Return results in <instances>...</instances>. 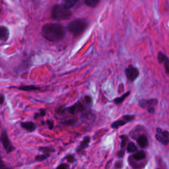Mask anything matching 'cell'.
<instances>
[{"label": "cell", "mask_w": 169, "mask_h": 169, "mask_svg": "<svg viewBox=\"0 0 169 169\" xmlns=\"http://www.w3.org/2000/svg\"><path fill=\"white\" fill-rule=\"evenodd\" d=\"M65 27L60 23H46L42 26L41 34L46 40L56 42L62 40L65 36Z\"/></svg>", "instance_id": "6da1fadb"}, {"label": "cell", "mask_w": 169, "mask_h": 169, "mask_svg": "<svg viewBox=\"0 0 169 169\" xmlns=\"http://www.w3.org/2000/svg\"><path fill=\"white\" fill-rule=\"evenodd\" d=\"M72 15L70 9L64 3L55 4L51 9L52 18L55 20H65Z\"/></svg>", "instance_id": "7a4b0ae2"}, {"label": "cell", "mask_w": 169, "mask_h": 169, "mask_svg": "<svg viewBox=\"0 0 169 169\" xmlns=\"http://www.w3.org/2000/svg\"><path fill=\"white\" fill-rule=\"evenodd\" d=\"M88 27V22L86 20L77 19L69 22L67 25L66 29L74 36L81 35Z\"/></svg>", "instance_id": "3957f363"}, {"label": "cell", "mask_w": 169, "mask_h": 169, "mask_svg": "<svg viewBox=\"0 0 169 169\" xmlns=\"http://www.w3.org/2000/svg\"><path fill=\"white\" fill-rule=\"evenodd\" d=\"M0 140H1L2 144L4 149L6 151L7 154L12 153V152L15 150V147L11 143V141L8 137V134L7 132V130L5 129H2L1 133V136H0Z\"/></svg>", "instance_id": "277c9868"}, {"label": "cell", "mask_w": 169, "mask_h": 169, "mask_svg": "<svg viewBox=\"0 0 169 169\" xmlns=\"http://www.w3.org/2000/svg\"><path fill=\"white\" fill-rule=\"evenodd\" d=\"M158 104V100L156 99H141L139 101V105L144 109H147L149 113L153 114L155 112V106Z\"/></svg>", "instance_id": "5b68a950"}, {"label": "cell", "mask_w": 169, "mask_h": 169, "mask_svg": "<svg viewBox=\"0 0 169 169\" xmlns=\"http://www.w3.org/2000/svg\"><path fill=\"white\" fill-rule=\"evenodd\" d=\"M135 118L136 116L134 115H124L120 119L112 122L110 126L112 129H118L120 127L126 125V123L132 122L135 120Z\"/></svg>", "instance_id": "8992f818"}, {"label": "cell", "mask_w": 169, "mask_h": 169, "mask_svg": "<svg viewBox=\"0 0 169 169\" xmlns=\"http://www.w3.org/2000/svg\"><path fill=\"white\" fill-rule=\"evenodd\" d=\"M84 107L83 104L80 102H77L75 103L74 105H72L71 106L69 107V108L63 109L61 110L58 111V113H64L65 112H67L69 114L74 115L84 111Z\"/></svg>", "instance_id": "52a82bcc"}, {"label": "cell", "mask_w": 169, "mask_h": 169, "mask_svg": "<svg viewBox=\"0 0 169 169\" xmlns=\"http://www.w3.org/2000/svg\"><path fill=\"white\" fill-rule=\"evenodd\" d=\"M156 131V139L165 145L169 144V132L168 131H163L160 128H157Z\"/></svg>", "instance_id": "ba28073f"}, {"label": "cell", "mask_w": 169, "mask_h": 169, "mask_svg": "<svg viewBox=\"0 0 169 169\" xmlns=\"http://www.w3.org/2000/svg\"><path fill=\"white\" fill-rule=\"evenodd\" d=\"M125 74L128 80L129 81L133 82L139 77V71L136 67H133L132 65H129L125 70Z\"/></svg>", "instance_id": "9c48e42d"}, {"label": "cell", "mask_w": 169, "mask_h": 169, "mask_svg": "<svg viewBox=\"0 0 169 169\" xmlns=\"http://www.w3.org/2000/svg\"><path fill=\"white\" fill-rule=\"evenodd\" d=\"M90 142H91V138H90V136H87L84 137L77 148V153L78 154L83 153V152L89 147Z\"/></svg>", "instance_id": "30bf717a"}, {"label": "cell", "mask_w": 169, "mask_h": 169, "mask_svg": "<svg viewBox=\"0 0 169 169\" xmlns=\"http://www.w3.org/2000/svg\"><path fill=\"white\" fill-rule=\"evenodd\" d=\"M158 60L160 64L164 65L166 73L169 74V58L165 54L159 52L158 54Z\"/></svg>", "instance_id": "8fae6325"}, {"label": "cell", "mask_w": 169, "mask_h": 169, "mask_svg": "<svg viewBox=\"0 0 169 169\" xmlns=\"http://www.w3.org/2000/svg\"><path fill=\"white\" fill-rule=\"evenodd\" d=\"M21 127L29 132H35L36 129V124L32 122H22Z\"/></svg>", "instance_id": "7c38bea8"}, {"label": "cell", "mask_w": 169, "mask_h": 169, "mask_svg": "<svg viewBox=\"0 0 169 169\" xmlns=\"http://www.w3.org/2000/svg\"><path fill=\"white\" fill-rule=\"evenodd\" d=\"M9 30L5 26L2 25L0 27V40L6 42L9 38Z\"/></svg>", "instance_id": "4fadbf2b"}, {"label": "cell", "mask_w": 169, "mask_h": 169, "mask_svg": "<svg viewBox=\"0 0 169 169\" xmlns=\"http://www.w3.org/2000/svg\"><path fill=\"white\" fill-rule=\"evenodd\" d=\"M137 142L138 145H139V147L142 148H146L149 145L148 139L147 136L143 134L140 135V136H138L137 139Z\"/></svg>", "instance_id": "5bb4252c"}, {"label": "cell", "mask_w": 169, "mask_h": 169, "mask_svg": "<svg viewBox=\"0 0 169 169\" xmlns=\"http://www.w3.org/2000/svg\"><path fill=\"white\" fill-rule=\"evenodd\" d=\"M20 91H40L41 87L35 86V85H21L18 87H17Z\"/></svg>", "instance_id": "9a60e30c"}, {"label": "cell", "mask_w": 169, "mask_h": 169, "mask_svg": "<svg viewBox=\"0 0 169 169\" xmlns=\"http://www.w3.org/2000/svg\"><path fill=\"white\" fill-rule=\"evenodd\" d=\"M132 158L137 161H143L146 158V153L143 150L138 151L132 155Z\"/></svg>", "instance_id": "2e32d148"}, {"label": "cell", "mask_w": 169, "mask_h": 169, "mask_svg": "<svg viewBox=\"0 0 169 169\" xmlns=\"http://www.w3.org/2000/svg\"><path fill=\"white\" fill-rule=\"evenodd\" d=\"M129 94H130V91H128L127 93H124L123 95H122L121 97H117V98H115L114 99V103L116 104H122L123 102V100H124L129 95Z\"/></svg>", "instance_id": "e0dca14e"}, {"label": "cell", "mask_w": 169, "mask_h": 169, "mask_svg": "<svg viewBox=\"0 0 169 169\" xmlns=\"http://www.w3.org/2000/svg\"><path fill=\"white\" fill-rule=\"evenodd\" d=\"M38 149L39 151L42 152L44 154H51L56 151V149L54 148L50 147H38Z\"/></svg>", "instance_id": "ac0fdd59"}, {"label": "cell", "mask_w": 169, "mask_h": 169, "mask_svg": "<svg viewBox=\"0 0 169 169\" xmlns=\"http://www.w3.org/2000/svg\"><path fill=\"white\" fill-rule=\"evenodd\" d=\"M121 138V143H120V149L122 150H124L126 151V145L127 143L128 142V137L126 135H122V136H120Z\"/></svg>", "instance_id": "d6986e66"}, {"label": "cell", "mask_w": 169, "mask_h": 169, "mask_svg": "<svg viewBox=\"0 0 169 169\" xmlns=\"http://www.w3.org/2000/svg\"><path fill=\"white\" fill-rule=\"evenodd\" d=\"M84 2L87 6L94 8L96 6H97L98 4L100 3V1L99 0H85Z\"/></svg>", "instance_id": "ffe728a7"}, {"label": "cell", "mask_w": 169, "mask_h": 169, "mask_svg": "<svg viewBox=\"0 0 169 169\" xmlns=\"http://www.w3.org/2000/svg\"><path fill=\"white\" fill-rule=\"evenodd\" d=\"M126 149L128 153H135L138 151V147L133 142H129L128 143Z\"/></svg>", "instance_id": "44dd1931"}, {"label": "cell", "mask_w": 169, "mask_h": 169, "mask_svg": "<svg viewBox=\"0 0 169 169\" xmlns=\"http://www.w3.org/2000/svg\"><path fill=\"white\" fill-rule=\"evenodd\" d=\"M50 157V154H43V155H38L35 157V161L37 162H42L44 161Z\"/></svg>", "instance_id": "7402d4cb"}, {"label": "cell", "mask_w": 169, "mask_h": 169, "mask_svg": "<svg viewBox=\"0 0 169 169\" xmlns=\"http://www.w3.org/2000/svg\"><path fill=\"white\" fill-rule=\"evenodd\" d=\"M77 3H79V1H77V0H65L64 3L66 6L71 9L74 7Z\"/></svg>", "instance_id": "603a6c76"}, {"label": "cell", "mask_w": 169, "mask_h": 169, "mask_svg": "<svg viewBox=\"0 0 169 169\" xmlns=\"http://www.w3.org/2000/svg\"><path fill=\"white\" fill-rule=\"evenodd\" d=\"M64 159H66L67 161L70 163H74L77 161V159L75 157V156L74 155H71V154L67 155Z\"/></svg>", "instance_id": "cb8c5ba5"}, {"label": "cell", "mask_w": 169, "mask_h": 169, "mask_svg": "<svg viewBox=\"0 0 169 169\" xmlns=\"http://www.w3.org/2000/svg\"><path fill=\"white\" fill-rule=\"evenodd\" d=\"M84 100L85 103L89 106H91L93 104V99L91 97V96L89 95H86L84 96Z\"/></svg>", "instance_id": "d4e9b609"}, {"label": "cell", "mask_w": 169, "mask_h": 169, "mask_svg": "<svg viewBox=\"0 0 169 169\" xmlns=\"http://www.w3.org/2000/svg\"><path fill=\"white\" fill-rule=\"evenodd\" d=\"M75 123H76L75 119H69L62 122L63 124L65 126H73L74 125Z\"/></svg>", "instance_id": "484cf974"}, {"label": "cell", "mask_w": 169, "mask_h": 169, "mask_svg": "<svg viewBox=\"0 0 169 169\" xmlns=\"http://www.w3.org/2000/svg\"><path fill=\"white\" fill-rule=\"evenodd\" d=\"M46 111L45 109H41L40 110V112H39V113H36L35 114V119H36V118H38L39 116L41 117H44V116H46Z\"/></svg>", "instance_id": "4316f807"}, {"label": "cell", "mask_w": 169, "mask_h": 169, "mask_svg": "<svg viewBox=\"0 0 169 169\" xmlns=\"http://www.w3.org/2000/svg\"><path fill=\"white\" fill-rule=\"evenodd\" d=\"M123 165V162L122 160L118 161L115 162L114 164V168L115 169H122Z\"/></svg>", "instance_id": "83f0119b"}, {"label": "cell", "mask_w": 169, "mask_h": 169, "mask_svg": "<svg viewBox=\"0 0 169 169\" xmlns=\"http://www.w3.org/2000/svg\"><path fill=\"white\" fill-rule=\"evenodd\" d=\"M125 153H126V151L120 149L119 151L117 152L116 157H118V159H122L123 157H124V155H125Z\"/></svg>", "instance_id": "f1b7e54d"}, {"label": "cell", "mask_w": 169, "mask_h": 169, "mask_svg": "<svg viewBox=\"0 0 169 169\" xmlns=\"http://www.w3.org/2000/svg\"><path fill=\"white\" fill-rule=\"evenodd\" d=\"M56 169H70V167L66 163H61Z\"/></svg>", "instance_id": "f546056e"}, {"label": "cell", "mask_w": 169, "mask_h": 169, "mask_svg": "<svg viewBox=\"0 0 169 169\" xmlns=\"http://www.w3.org/2000/svg\"><path fill=\"white\" fill-rule=\"evenodd\" d=\"M46 123H47V125L48 126V128L50 129H54V122L52 120H48L46 121Z\"/></svg>", "instance_id": "4dcf8cb0"}, {"label": "cell", "mask_w": 169, "mask_h": 169, "mask_svg": "<svg viewBox=\"0 0 169 169\" xmlns=\"http://www.w3.org/2000/svg\"><path fill=\"white\" fill-rule=\"evenodd\" d=\"M1 169H10L9 167H7L5 165V163L2 159L1 160Z\"/></svg>", "instance_id": "1f68e13d"}, {"label": "cell", "mask_w": 169, "mask_h": 169, "mask_svg": "<svg viewBox=\"0 0 169 169\" xmlns=\"http://www.w3.org/2000/svg\"><path fill=\"white\" fill-rule=\"evenodd\" d=\"M4 100H5V97L3 94H2L1 96H0V103H1V105L3 104Z\"/></svg>", "instance_id": "d6a6232c"}, {"label": "cell", "mask_w": 169, "mask_h": 169, "mask_svg": "<svg viewBox=\"0 0 169 169\" xmlns=\"http://www.w3.org/2000/svg\"><path fill=\"white\" fill-rule=\"evenodd\" d=\"M157 169H160V168H157Z\"/></svg>", "instance_id": "836d02e7"}]
</instances>
